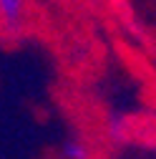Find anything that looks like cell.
<instances>
[{"instance_id":"obj_2","label":"cell","mask_w":156,"mask_h":159,"mask_svg":"<svg viewBox=\"0 0 156 159\" xmlns=\"http://www.w3.org/2000/svg\"><path fill=\"white\" fill-rule=\"evenodd\" d=\"M63 152V159H88V147L83 142H78V139H68V142L61 147Z\"/></svg>"},{"instance_id":"obj_1","label":"cell","mask_w":156,"mask_h":159,"mask_svg":"<svg viewBox=\"0 0 156 159\" xmlns=\"http://www.w3.org/2000/svg\"><path fill=\"white\" fill-rule=\"evenodd\" d=\"M25 15V0H0V25L5 30H18Z\"/></svg>"}]
</instances>
